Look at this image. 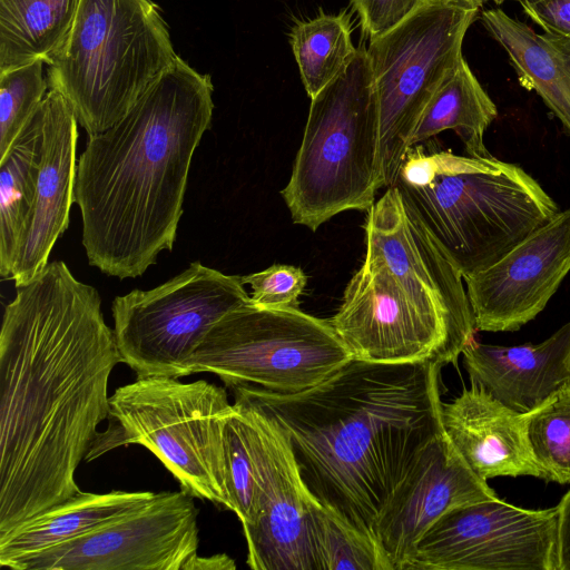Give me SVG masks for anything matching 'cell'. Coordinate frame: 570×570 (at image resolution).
I'll use <instances>...</instances> for the list:
<instances>
[{
	"instance_id": "obj_1",
	"label": "cell",
	"mask_w": 570,
	"mask_h": 570,
	"mask_svg": "<svg viewBox=\"0 0 570 570\" xmlns=\"http://www.w3.org/2000/svg\"><path fill=\"white\" fill-rule=\"evenodd\" d=\"M18 289L0 331V537L81 491L122 363L98 291L63 262Z\"/></svg>"
},
{
	"instance_id": "obj_2",
	"label": "cell",
	"mask_w": 570,
	"mask_h": 570,
	"mask_svg": "<svg viewBox=\"0 0 570 570\" xmlns=\"http://www.w3.org/2000/svg\"><path fill=\"white\" fill-rule=\"evenodd\" d=\"M442 366L351 358L299 393L256 385L229 389L283 432L314 499L381 553L389 515L444 434Z\"/></svg>"
},
{
	"instance_id": "obj_3",
	"label": "cell",
	"mask_w": 570,
	"mask_h": 570,
	"mask_svg": "<svg viewBox=\"0 0 570 570\" xmlns=\"http://www.w3.org/2000/svg\"><path fill=\"white\" fill-rule=\"evenodd\" d=\"M212 78L180 57L108 129L88 135L73 199L88 262L119 279L171 250L194 153L212 122Z\"/></svg>"
},
{
	"instance_id": "obj_4",
	"label": "cell",
	"mask_w": 570,
	"mask_h": 570,
	"mask_svg": "<svg viewBox=\"0 0 570 570\" xmlns=\"http://www.w3.org/2000/svg\"><path fill=\"white\" fill-rule=\"evenodd\" d=\"M394 185L463 278L495 264L560 210L520 166L410 147Z\"/></svg>"
},
{
	"instance_id": "obj_5",
	"label": "cell",
	"mask_w": 570,
	"mask_h": 570,
	"mask_svg": "<svg viewBox=\"0 0 570 570\" xmlns=\"http://www.w3.org/2000/svg\"><path fill=\"white\" fill-rule=\"evenodd\" d=\"M178 57L154 1L80 0L47 79L95 135L122 118Z\"/></svg>"
},
{
	"instance_id": "obj_6",
	"label": "cell",
	"mask_w": 570,
	"mask_h": 570,
	"mask_svg": "<svg viewBox=\"0 0 570 570\" xmlns=\"http://www.w3.org/2000/svg\"><path fill=\"white\" fill-rule=\"evenodd\" d=\"M382 188L380 126L364 47L315 97L291 178L281 191L292 220L315 232L346 210L367 212Z\"/></svg>"
},
{
	"instance_id": "obj_7",
	"label": "cell",
	"mask_w": 570,
	"mask_h": 570,
	"mask_svg": "<svg viewBox=\"0 0 570 570\" xmlns=\"http://www.w3.org/2000/svg\"><path fill=\"white\" fill-rule=\"evenodd\" d=\"M234 412L226 391L205 380L137 376L109 396L108 428L99 432L85 460L121 445H142L180 489L229 510L225 429Z\"/></svg>"
},
{
	"instance_id": "obj_8",
	"label": "cell",
	"mask_w": 570,
	"mask_h": 570,
	"mask_svg": "<svg viewBox=\"0 0 570 570\" xmlns=\"http://www.w3.org/2000/svg\"><path fill=\"white\" fill-rule=\"evenodd\" d=\"M480 9L461 0H422L366 49L379 109L382 187L394 185L414 127L443 79L463 58Z\"/></svg>"
},
{
	"instance_id": "obj_9",
	"label": "cell",
	"mask_w": 570,
	"mask_h": 570,
	"mask_svg": "<svg viewBox=\"0 0 570 570\" xmlns=\"http://www.w3.org/2000/svg\"><path fill=\"white\" fill-rule=\"evenodd\" d=\"M351 358L327 320L299 308L250 303L210 328L189 360L188 371L213 373L228 387L256 385L293 394L320 384Z\"/></svg>"
},
{
	"instance_id": "obj_10",
	"label": "cell",
	"mask_w": 570,
	"mask_h": 570,
	"mask_svg": "<svg viewBox=\"0 0 570 570\" xmlns=\"http://www.w3.org/2000/svg\"><path fill=\"white\" fill-rule=\"evenodd\" d=\"M250 304L240 276L191 263L151 289L115 297L114 335L122 363L137 376L184 377L210 328Z\"/></svg>"
},
{
	"instance_id": "obj_11",
	"label": "cell",
	"mask_w": 570,
	"mask_h": 570,
	"mask_svg": "<svg viewBox=\"0 0 570 570\" xmlns=\"http://www.w3.org/2000/svg\"><path fill=\"white\" fill-rule=\"evenodd\" d=\"M558 508L499 498L458 507L417 541L405 570H559Z\"/></svg>"
},
{
	"instance_id": "obj_12",
	"label": "cell",
	"mask_w": 570,
	"mask_h": 570,
	"mask_svg": "<svg viewBox=\"0 0 570 570\" xmlns=\"http://www.w3.org/2000/svg\"><path fill=\"white\" fill-rule=\"evenodd\" d=\"M180 489L155 493L119 518L46 551L14 570H184L198 551V509Z\"/></svg>"
},
{
	"instance_id": "obj_13",
	"label": "cell",
	"mask_w": 570,
	"mask_h": 570,
	"mask_svg": "<svg viewBox=\"0 0 570 570\" xmlns=\"http://www.w3.org/2000/svg\"><path fill=\"white\" fill-rule=\"evenodd\" d=\"M352 358L375 363L456 364L464 347L376 262L364 261L327 318Z\"/></svg>"
},
{
	"instance_id": "obj_14",
	"label": "cell",
	"mask_w": 570,
	"mask_h": 570,
	"mask_svg": "<svg viewBox=\"0 0 570 570\" xmlns=\"http://www.w3.org/2000/svg\"><path fill=\"white\" fill-rule=\"evenodd\" d=\"M365 259L376 262L465 348L475 325L463 276L429 235L395 185L366 212Z\"/></svg>"
},
{
	"instance_id": "obj_15",
	"label": "cell",
	"mask_w": 570,
	"mask_h": 570,
	"mask_svg": "<svg viewBox=\"0 0 570 570\" xmlns=\"http://www.w3.org/2000/svg\"><path fill=\"white\" fill-rule=\"evenodd\" d=\"M570 272V209L490 267L463 278L476 331H517L540 314Z\"/></svg>"
},
{
	"instance_id": "obj_16",
	"label": "cell",
	"mask_w": 570,
	"mask_h": 570,
	"mask_svg": "<svg viewBox=\"0 0 570 570\" xmlns=\"http://www.w3.org/2000/svg\"><path fill=\"white\" fill-rule=\"evenodd\" d=\"M262 414L267 439L266 474L257 517L243 525L247 564L253 570H317L311 524L315 499L302 481L285 435Z\"/></svg>"
},
{
	"instance_id": "obj_17",
	"label": "cell",
	"mask_w": 570,
	"mask_h": 570,
	"mask_svg": "<svg viewBox=\"0 0 570 570\" xmlns=\"http://www.w3.org/2000/svg\"><path fill=\"white\" fill-rule=\"evenodd\" d=\"M42 140L32 209L19 244L11 279L20 288L48 265L57 239L69 226L76 179L78 120L55 89L41 102Z\"/></svg>"
},
{
	"instance_id": "obj_18",
	"label": "cell",
	"mask_w": 570,
	"mask_h": 570,
	"mask_svg": "<svg viewBox=\"0 0 570 570\" xmlns=\"http://www.w3.org/2000/svg\"><path fill=\"white\" fill-rule=\"evenodd\" d=\"M495 493L443 434L404 489L380 542L389 570H405L417 541L446 512Z\"/></svg>"
},
{
	"instance_id": "obj_19",
	"label": "cell",
	"mask_w": 570,
	"mask_h": 570,
	"mask_svg": "<svg viewBox=\"0 0 570 570\" xmlns=\"http://www.w3.org/2000/svg\"><path fill=\"white\" fill-rule=\"evenodd\" d=\"M445 436L481 479L541 478L525 429V413L508 407L472 384L441 406Z\"/></svg>"
},
{
	"instance_id": "obj_20",
	"label": "cell",
	"mask_w": 570,
	"mask_h": 570,
	"mask_svg": "<svg viewBox=\"0 0 570 570\" xmlns=\"http://www.w3.org/2000/svg\"><path fill=\"white\" fill-rule=\"evenodd\" d=\"M472 384L520 413H528L570 380V321L539 344L478 343L463 351Z\"/></svg>"
},
{
	"instance_id": "obj_21",
	"label": "cell",
	"mask_w": 570,
	"mask_h": 570,
	"mask_svg": "<svg viewBox=\"0 0 570 570\" xmlns=\"http://www.w3.org/2000/svg\"><path fill=\"white\" fill-rule=\"evenodd\" d=\"M480 20L508 55L520 85L535 91L570 135V39L539 33L502 9L482 10Z\"/></svg>"
},
{
	"instance_id": "obj_22",
	"label": "cell",
	"mask_w": 570,
	"mask_h": 570,
	"mask_svg": "<svg viewBox=\"0 0 570 570\" xmlns=\"http://www.w3.org/2000/svg\"><path fill=\"white\" fill-rule=\"evenodd\" d=\"M150 491H80L0 537V566L67 543L148 501Z\"/></svg>"
},
{
	"instance_id": "obj_23",
	"label": "cell",
	"mask_w": 570,
	"mask_h": 570,
	"mask_svg": "<svg viewBox=\"0 0 570 570\" xmlns=\"http://www.w3.org/2000/svg\"><path fill=\"white\" fill-rule=\"evenodd\" d=\"M497 116L495 104L462 58L424 107L409 148L450 129L459 136L469 156H492L485 148L484 134Z\"/></svg>"
},
{
	"instance_id": "obj_24",
	"label": "cell",
	"mask_w": 570,
	"mask_h": 570,
	"mask_svg": "<svg viewBox=\"0 0 570 570\" xmlns=\"http://www.w3.org/2000/svg\"><path fill=\"white\" fill-rule=\"evenodd\" d=\"M42 140L41 105L0 158V274L10 278L24 234L39 170Z\"/></svg>"
},
{
	"instance_id": "obj_25",
	"label": "cell",
	"mask_w": 570,
	"mask_h": 570,
	"mask_svg": "<svg viewBox=\"0 0 570 570\" xmlns=\"http://www.w3.org/2000/svg\"><path fill=\"white\" fill-rule=\"evenodd\" d=\"M80 0H0V71L48 65L73 23Z\"/></svg>"
},
{
	"instance_id": "obj_26",
	"label": "cell",
	"mask_w": 570,
	"mask_h": 570,
	"mask_svg": "<svg viewBox=\"0 0 570 570\" xmlns=\"http://www.w3.org/2000/svg\"><path fill=\"white\" fill-rule=\"evenodd\" d=\"M291 45L309 98L345 69L357 49L345 13L321 14L297 22L291 31Z\"/></svg>"
},
{
	"instance_id": "obj_27",
	"label": "cell",
	"mask_w": 570,
	"mask_h": 570,
	"mask_svg": "<svg viewBox=\"0 0 570 570\" xmlns=\"http://www.w3.org/2000/svg\"><path fill=\"white\" fill-rule=\"evenodd\" d=\"M225 429V479L229 510L242 525L255 521L261 500L262 443L253 410L235 401Z\"/></svg>"
},
{
	"instance_id": "obj_28",
	"label": "cell",
	"mask_w": 570,
	"mask_h": 570,
	"mask_svg": "<svg viewBox=\"0 0 570 570\" xmlns=\"http://www.w3.org/2000/svg\"><path fill=\"white\" fill-rule=\"evenodd\" d=\"M525 429L541 479L570 483V380L525 413Z\"/></svg>"
},
{
	"instance_id": "obj_29",
	"label": "cell",
	"mask_w": 570,
	"mask_h": 570,
	"mask_svg": "<svg viewBox=\"0 0 570 570\" xmlns=\"http://www.w3.org/2000/svg\"><path fill=\"white\" fill-rule=\"evenodd\" d=\"M311 524L317 570H387L382 554L316 500L311 504Z\"/></svg>"
},
{
	"instance_id": "obj_30",
	"label": "cell",
	"mask_w": 570,
	"mask_h": 570,
	"mask_svg": "<svg viewBox=\"0 0 570 570\" xmlns=\"http://www.w3.org/2000/svg\"><path fill=\"white\" fill-rule=\"evenodd\" d=\"M41 59L0 71V158L35 115L48 92Z\"/></svg>"
},
{
	"instance_id": "obj_31",
	"label": "cell",
	"mask_w": 570,
	"mask_h": 570,
	"mask_svg": "<svg viewBox=\"0 0 570 570\" xmlns=\"http://www.w3.org/2000/svg\"><path fill=\"white\" fill-rule=\"evenodd\" d=\"M252 289L250 303L263 308H299V296L307 283L304 272L293 265L274 264L271 267L242 276Z\"/></svg>"
},
{
	"instance_id": "obj_32",
	"label": "cell",
	"mask_w": 570,
	"mask_h": 570,
	"mask_svg": "<svg viewBox=\"0 0 570 570\" xmlns=\"http://www.w3.org/2000/svg\"><path fill=\"white\" fill-rule=\"evenodd\" d=\"M422 0H353L364 32L380 36L403 21Z\"/></svg>"
},
{
	"instance_id": "obj_33",
	"label": "cell",
	"mask_w": 570,
	"mask_h": 570,
	"mask_svg": "<svg viewBox=\"0 0 570 570\" xmlns=\"http://www.w3.org/2000/svg\"><path fill=\"white\" fill-rule=\"evenodd\" d=\"M502 3L507 0H493ZM520 4L524 14L543 32L570 39V0H509Z\"/></svg>"
},
{
	"instance_id": "obj_34",
	"label": "cell",
	"mask_w": 570,
	"mask_h": 570,
	"mask_svg": "<svg viewBox=\"0 0 570 570\" xmlns=\"http://www.w3.org/2000/svg\"><path fill=\"white\" fill-rule=\"evenodd\" d=\"M559 513V570H570V490L557 505Z\"/></svg>"
},
{
	"instance_id": "obj_35",
	"label": "cell",
	"mask_w": 570,
	"mask_h": 570,
	"mask_svg": "<svg viewBox=\"0 0 570 570\" xmlns=\"http://www.w3.org/2000/svg\"><path fill=\"white\" fill-rule=\"evenodd\" d=\"M235 561L226 553L202 557L198 553L185 566L184 570H235Z\"/></svg>"
},
{
	"instance_id": "obj_36",
	"label": "cell",
	"mask_w": 570,
	"mask_h": 570,
	"mask_svg": "<svg viewBox=\"0 0 570 570\" xmlns=\"http://www.w3.org/2000/svg\"><path fill=\"white\" fill-rule=\"evenodd\" d=\"M463 2H466L470 6H473L475 8H479L481 9L483 3L487 1V0H461Z\"/></svg>"
}]
</instances>
